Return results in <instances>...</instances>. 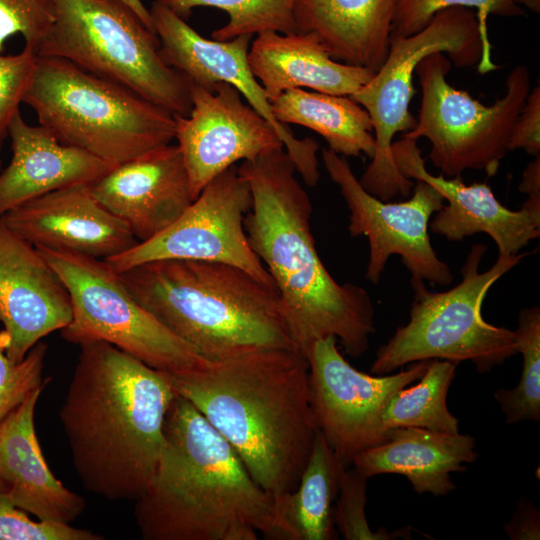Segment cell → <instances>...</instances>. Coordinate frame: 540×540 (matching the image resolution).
<instances>
[{
	"mask_svg": "<svg viewBox=\"0 0 540 540\" xmlns=\"http://www.w3.org/2000/svg\"><path fill=\"white\" fill-rule=\"evenodd\" d=\"M334 336L314 342L308 355L310 402L318 431L345 468L361 452L387 441L382 413L390 397L421 378L429 360L392 375L354 368Z\"/></svg>",
	"mask_w": 540,
	"mask_h": 540,
	"instance_id": "obj_14",
	"label": "cell"
},
{
	"mask_svg": "<svg viewBox=\"0 0 540 540\" xmlns=\"http://www.w3.org/2000/svg\"><path fill=\"white\" fill-rule=\"evenodd\" d=\"M367 477L356 468L345 469L342 473L339 492L334 505L335 527L346 540H395L411 539L412 527L394 531L380 528L373 531L367 521Z\"/></svg>",
	"mask_w": 540,
	"mask_h": 540,
	"instance_id": "obj_32",
	"label": "cell"
},
{
	"mask_svg": "<svg viewBox=\"0 0 540 540\" xmlns=\"http://www.w3.org/2000/svg\"><path fill=\"white\" fill-rule=\"evenodd\" d=\"M8 137L12 156L0 171V217L49 192L88 185L116 166L60 143L43 126L29 125L20 112L10 123Z\"/></svg>",
	"mask_w": 540,
	"mask_h": 540,
	"instance_id": "obj_22",
	"label": "cell"
},
{
	"mask_svg": "<svg viewBox=\"0 0 540 540\" xmlns=\"http://www.w3.org/2000/svg\"><path fill=\"white\" fill-rule=\"evenodd\" d=\"M503 529L511 540H539L538 508L529 500L521 498L512 518L504 524Z\"/></svg>",
	"mask_w": 540,
	"mask_h": 540,
	"instance_id": "obj_38",
	"label": "cell"
},
{
	"mask_svg": "<svg viewBox=\"0 0 540 540\" xmlns=\"http://www.w3.org/2000/svg\"><path fill=\"white\" fill-rule=\"evenodd\" d=\"M449 7L476 8L477 19L485 45L491 49L486 19L524 16L525 11L516 0H398L391 26L392 36H410L422 30L440 10Z\"/></svg>",
	"mask_w": 540,
	"mask_h": 540,
	"instance_id": "obj_31",
	"label": "cell"
},
{
	"mask_svg": "<svg viewBox=\"0 0 540 540\" xmlns=\"http://www.w3.org/2000/svg\"><path fill=\"white\" fill-rule=\"evenodd\" d=\"M37 249L71 296L72 319L61 330L67 342H108L146 365L171 374L193 370L207 361L141 306L105 260Z\"/></svg>",
	"mask_w": 540,
	"mask_h": 540,
	"instance_id": "obj_11",
	"label": "cell"
},
{
	"mask_svg": "<svg viewBox=\"0 0 540 540\" xmlns=\"http://www.w3.org/2000/svg\"><path fill=\"white\" fill-rule=\"evenodd\" d=\"M22 103L60 143L113 165L175 137L174 113L61 58L37 55Z\"/></svg>",
	"mask_w": 540,
	"mask_h": 540,
	"instance_id": "obj_6",
	"label": "cell"
},
{
	"mask_svg": "<svg viewBox=\"0 0 540 540\" xmlns=\"http://www.w3.org/2000/svg\"><path fill=\"white\" fill-rule=\"evenodd\" d=\"M518 351L523 357L520 380L513 389H498L494 397L505 415L507 424L540 421V308L519 311L514 330Z\"/></svg>",
	"mask_w": 540,
	"mask_h": 540,
	"instance_id": "obj_30",
	"label": "cell"
},
{
	"mask_svg": "<svg viewBox=\"0 0 540 540\" xmlns=\"http://www.w3.org/2000/svg\"><path fill=\"white\" fill-rule=\"evenodd\" d=\"M55 21L37 51L120 83L147 100L187 116L191 81L167 66L159 39L121 0H53Z\"/></svg>",
	"mask_w": 540,
	"mask_h": 540,
	"instance_id": "obj_9",
	"label": "cell"
},
{
	"mask_svg": "<svg viewBox=\"0 0 540 540\" xmlns=\"http://www.w3.org/2000/svg\"><path fill=\"white\" fill-rule=\"evenodd\" d=\"M1 169H2V162H1V159H0V171H1Z\"/></svg>",
	"mask_w": 540,
	"mask_h": 540,
	"instance_id": "obj_42",
	"label": "cell"
},
{
	"mask_svg": "<svg viewBox=\"0 0 540 540\" xmlns=\"http://www.w3.org/2000/svg\"><path fill=\"white\" fill-rule=\"evenodd\" d=\"M321 157L349 209L350 236L368 238L369 260L365 273L368 281L373 284L380 281L392 255L401 258L412 278L441 286L453 281L449 266L437 256L428 233L431 216L445 202L434 187L416 180L410 199L383 201L361 186L346 157L328 148L322 149Z\"/></svg>",
	"mask_w": 540,
	"mask_h": 540,
	"instance_id": "obj_12",
	"label": "cell"
},
{
	"mask_svg": "<svg viewBox=\"0 0 540 540\" xmlns=\"http://www.w3.org/2000/svg\"><path fill=\"white\" fill-rule=\"evenodd\" d=\"M88 185L41 195L0 219L36 248L106 260L134 247L138 240L127 225L94 198Z\"/></svg>",
	"mask_w": 540,
	"mask_h": 540,
	"instance_id": "obj_20",
	"label": "cell"
},
{
	"mask_svg": "<svg viewBox=\"0 0 540 540\" xmlns=\"http://www.w3.org/2000/svg\"><path fill=\"white\" fill-rule=\"evenodd\" d=\"M519 191L528 196H540V155L536 156L524 170Z\"/></svg>",
	"mask_w": 540,
	"mask_h": 540,
	"instance_id": "obj_39",
	"label": "cell"
},
{
	"mask_svg": "<svg viewBox=\"0 0 540 540\" xmlns=\"http://www.w3.org/2000/svg\"><path fill=\"white\" fill-rule=\"evenodd\" d=\"M149 11L163 62L207 90L219 82L235 87L276 130L304 183L315 186L320 179L319 144L309 137L298 139L288 125L275 118L271 103L248 62L252 36L242 35L227 41L207 39L158 2L154 1Z\"/></svg>",
	"mask_w": 540,
	"mask_h": 540,
	"instance_id": "obj_15",
	"label": "cell"
},
{
	"mask_svg": "<svg viewBox=\"0 0 540 540\" xmlns=\"http://www.w3.org/2000/svg\"><path fill=\"white\" fill-rule=\"evenodd\" d=\"M392 155L400 173L413 181L434 187L448 202L429 223L432 232L450 241L486 233L499 255H514L540 236V196H528L520 210L499 202L489 185H466L461 177L433 175L425 166L417 140L403 137L393 141Z\"/></svg>",
	"mask_w": 540,
	"mask_h": 540,
	"instance_id": "obj_17",
	"label": "cell"
},
{
	"mask_svg": "<svg viewBox=\"0 0 540 540\" xmlns=\"http://www.w3.org/2000/svg\"><path fill=\"white\" fill-rule=\"evenodd\" d=\"M6 338L0 331V424L33 390L46 386L43 377L48 346L39 341L14 363L5 353Z\"/></svg>",
	"mask_w": 540,
	"mask_h": 540,
	"instance_id": "obj_33",
	"label": "cell"
},
{
	"mask_svg": "<svg viewBox=\"0 0 540 540\" xmlns=\"http://www.w3.org/2000/svg\"><path fill=\"white\" fill-rule=\"evenodd\" d=\"M163 373L233 447L262 489L275 499L296 488L318 431L309 363L300 350L256 349Z\"/></svg>",
	"mask_w": 540,
	"mask_h": 540,
	"instance_id": "obj_1",
	"label": "cell"
},
{
	"mask_svg": "<svg viewBox=\"0 0 540 540\" xmlns=\"http://www.w3.org/2000/svg\"><path fill=\"white\" fill-rule=\"evenodd\" d=\"M232 85L207 90L191 82V111L174 114L175 137L193 199L216 176L240 160L283 147L272 125L243 101Z\"/></svg>",
	"mask_w": 540,
	"mask_h": 540,
	"instance_id": "obj_16",
	"label": "cell"
},
{
	"mask_svg": "<svg viewBox=\"0 0 540 540\" xmlns=\"http://www.w3.org/2000/svg\"><path fill=\"white\" fill-rule=\"evenodd\" d=\"M451 61L442 53L426 56L415 69L422 97L415 127L403 137L426 138L429 159L444 176L461 177L469 169L497 173L508 150L514 122L531 89L525 65L507 75L505 95L486 106L446 80Z\"/></svg>",
	"mask_w": 540,
	"mask_h": 540,
	"instance_id": "obj_10",
	"label": "cell"
},
{
	"mask_svg": "<svg viewBox=\"0 0 540 540\" xmlns=\"http://www.w3.org/2000/svg\"><path fill=\"white\" fill-rule=\"evenodd\" d=\"M436 52L447 53L457 68L477 65L480 73L498 68L484 43L476 13L470 8L449 7L438 11L419 32L392 36L381 67L349 96L369 114L375 137L372 161L359 182L383 201L407 196L413 189L415 181L403 176L395 164L392 143L397 133H406L416 125L409 111L415 94L413 76L420 61Z\"/></svg>",
	"mask_w": 540,
	"mask_h": 540,
	"instance_id": "obj_8",
	"label": "cell"
},
{
	"mask_svg": "<svg viewBox=\"0 0 540 540\" xmlns=\"http://www.w3.org/2000/svg\"><path fill=\"white\" fill-rule=\"evenodd\" d=\"M522 149L540 155V86L530 89L511 130L508 150Z\"/></svg>",
	"mask_w": 540,
	"mask_h": 540,
	"instance_id": "obj_37",
	"label": "cell"
},
{
	"mask_svg": "<svg viewBox=\"0 0 540 540\" xmlns=\"http://www.w3.org/2000/svg\"><path fill=\"white\" fill-rule=\"evenodd\" d=\"M345 469L317 431L298 485L291 492L274 499L273 521L267 539H337L333 512Z\"/></svg>",
	"mask_w": 540,
	"mask_h": 540,
	"instance_id": "obj_26",
	"label": "cell"
},
{
	"mask_svg": "<svg viewBox=\"0 0 540 540\" xmlns=\"http://www.w3.org/2000/svg\"><path fill=\"white\" fill-rule=\"evenodd\" d=\"M88 186L138 242L165 230L194 201L181 151L171 143L114 166Z\"/></svg>",
	"mask_w": 540,
	"mask_h": 540,
	"instance_id": "obj_19",
	"label": "cell"
},
{
	"mask_svg": "<svg viewBox=\"0 0 540 540\" xmlns=\"http://www.w3.org/2000/svg\"><path fill=\"white\" fill-rule=\"evenodd\" d=\"M297 0H155L187 20L196 7H215L228 15V22L214 30L212 38L227 41L265 31L297 33L294 7Z\"/></svg>",
	"mask_w": 540,
	"mask_h": 540,
	"instance_id": "obj_29",
	"label": "cell"
},
{
	"mask_svg": "<svg viewBox=\"0 0 540 540\" xmlns=\"http://www.w3.org/2000/svg\"><path fill=\"white\" fill-rule=\"evenodd\" d=\"M520 6L527 7L531 12L539 14L540 0H516Z\"/></svg>",
	"mask_w": 540,
	"mask_h": 540,
	"instance_id": "obj_41",
	"label": "cell"
},
{
	"mask_svg": "<svg viewBox=\"0 0 540 540\" xmlns=\"http://www.w3.org/2000/svg\"><path fill=\"white\" fill-rule=\"evenodd\" d=\"M79 346L59 411L74 469L87 491L135 501L157 466L176 393L162 371L108 342Z\"/></svg>",
	"mask_w": 540,
	"mask_h": 540,
	"instance_id": "obj_3",
	"label": "cell"
},
{
	"mask_svg": "<svg viewBox=\"0 0 540 540\" xmlns=\"http://www.w3.org/2000/svg\"><path fill=\"white\" fill-rule=\"evenodd\" d=\"M485 244L472 245L461 269L462 279L441 292L428 290L421 279L411 278L414 299L410 319L396 329L377 351L371 373L385 375L422 360L470 361L486 373L519 353L515 333L486 322L482 304L492 285L518 265L524 253L498 255L480 272Z\"/></svg>",
	"mask_w": 540,
	"mask_h": 540,
	"instance_id": "obj_7",
	"label": "cell"
},
{
	"mask_svg": "<svg viewBox=\"0 0 540 540\" xmlns=\"http://www.w3.org/2000/svg\"><path fill=\"white\" fill-rule=\"evenodd\" d=\"M238 171L252 196L247 239L275 284L295 346L307 357L315 341L334 336L346 354L362 356L375 332L371 298L358 285L338 283L324 266L310 197L284 147L244 160Z\"/></svg>",
	"mask_w": 540,
	"mask_h": 540,
	"instance_id": "obj_2",
	"label": "cell"
},
{
	"mask_svg": "<svg viewBox=\"0 0 540 540\" xmlns=\"http://www.w3.org/2000/svg\"><path fill=\"white\" fill-rule=\"evenodd\" d=\"M44 387L30 392L0 424V494L38 520L70 524L86 502L54 476L42 453L34 415Z\"/></svg>",
	"mask_w": 540,
	"mask_h": 540,
	"instance_id": "obj_21",
	"label": "cell"
},
{
	"mask_svg": "<svg viewBox=\"0 0 540 540\" xmlns=\"http://www.w3.org/2000/svg\"><path fill=\"white\" fill-rule=\"evenodd\" d=\"M398 0H297V32H313L335 61L377 71L386 59Z\"/></svg>",
	"mask_w": 540,
	"mask_h": 540,
	"instance_id": "obj_25",
	"label": "cell"
},
{
	"mask_svg": "<svg viewBox=\"0 0 540 540\" xmlns=\"http://www.w3.org/2000/svg\"><path fill=\"white\" fill-rule=\"evenodd\" d=\"M37 53L24 46L17 54L0 53V149L31 82Z\"/></svg>",
	"mask_w": 540,
	"mask_h": 540,
	"instance_id": "obj_35",
	"label": "cell"
},
{
	"mask_svg": "<svg viewBox=\"0 0 540 540\" xmlns=\"http://www.w3.org/2000/svg\"><path fill=\"white\" fill-rule=\"evenodd\" d=\"M475 445L469 434L394 427L387 430L386 442L359 453L352 465L367 478L399 474L418 494L444 496L456 489L450 474L477 460Z\"/></svg>",
	"mask_w": 540,
	"mask_h": 540,
	"instance_id": "obj_24",
	"label": "cell"
},
{
	"mask_svg": "<svg viewBox=\"0 0 540 540\" xmlns=\"http://www.w3.org/2000/svg\"><path fill=\"white\" fill-rule=\"evenodd\" d=\"M252 205L248 183L232 165L212 179L190 206L165 230L105 261L117 272L162 259L229 264L275 286L250 247L244 218Z\"/></svg>",
	"mask_w": 540,
	"mask_h": 540,
	"instance_id": "obj_13",
	"label": "cell"
},
{
	"mask_svg": "<svg viewBox=\"0 0 540 540\" xmlns=\"http://www.w3.org/2000/svg\"><path fill=\"white\" fill-rule=\"evenodd\" d=\"M154 473L135 500L144 540L267 538L274 498L250 476L227 440L176 394Z\"/></svg>",
	"mask_w": 540,
	"mask_h": 540,
	"instance_id": "obj_4",
	"label": "cell"
},
{
	"mask_svg": "<svg viewBox=\"0 0 540 540\" xmlns=\"http://www.w3.org/2000/svg\"><path fill=\"white\" fill-rule=\"evenodd\" d=\"M55 21L53 0H0V53L6 41L20 34L37 53Z\"/></svg>",
	"mask_w": 540,
	"mask_h": 540,
	"instance_id": "obj_34",
	"label": "cell"
},
{
	"mask_svg": "<svg viewBox=\"0 0 540 540\" xmlns=\"http://www.w3.org/2000/svg\"><path fill=\"white\" fill-rule=\"evenodd\" d=\"M118 274L141 306L207 360L264 348L298 349L276 287L238 267L162 259Z\"/></svg>",
	"mask_w": 540,
	"mask_h": 540,
	"instance_id": "obj_5",
	"label": "cell"
},
{
	"mask_svg": "<svg viewBox=\"0 0 540 540\" xmlns=\"http://www.w3.org/2000/svg\"><path fill=\"white\" fill-rule=\"evenodd\" d=\"M248 62L270 103L284 91L296 88L350 96L375 73L335 61L313 32H261L250 45Z\"/></svg>",
	"mask_w": 540,
	"mask_h": 540,
	"instance_id": "obj_23",
	"label": "cell"
},
{
	"mask_svg": "<svg viewBox=\"0 0 540 540\" xmlns=\"http://www.w3.org/2000/svg\"><path fill=\"white\" fill-rule=\"evenodd\" d=\"M128 5L143 21V23L153 32H155L150 11L145 7L141 0H121Z\"/></svg>",
	"mask_w": 540,
	"mask_h": 540,
	"instance_id": "obj_40",
	"label": "cell"
},
{
	"mask_svg": "<svg viewBox=\"0 0 540 540\" xmlns=\"http://www.w3.org/2000/svg\"><path fill=\"white\" fill-rule=\"evenodd\" d=\"M457 363L432 359L415 385L395 392L384 407L385 430L418 427L437 432L458 433L459 421L449 411L447 395L456 376Z\"/></svg>",
	"mask_w": 540,
	"mask_h": 540,
	"instance_id": "obj_28",
	"label": "cell"
},
{
	"mask_svg": "<svg viewBox=\"0 0 540 540\" xmlns=\"http://www.w3.org/2000/svg\"><path fill=\"white\" fill-rule=\"evenodd\" d=\"M102 535L70 524L33 521L0 494V540H102Z\"/></svg>",
	"mask_w": 540,
	"mask_h": 540,
	"instance_id": "obj_36",
	"label": "cell"
},
{
	"mask_svg": "<svg viewBox=\"0 0 540 540\" xmlns=\"http://www.w3.org/2000/svg\"><path fill=\"white\" fill-rule=\"evenodd\" d=\"M73 315L70 293L41 252L0 219V323L14 363Z\"/></svg>",
	"mask_w": 540,
	"mask_h": 540,
	"instance_id": "obj_18",
	"label": "cell"
},
{
	"mask_svg": "<svg viewBox=\"0 0 540 540\" xmlns=\"http://www.w3.org/2000/svg\"><path fill=\"white\" fill-rule=\"evenodd\" d=\"M275 118L284 125L296 124L321 135L328 149L344 157L372 158L375 137L367 111L349 96L286 90L271 102Z\"/></svg>",
	"mask_w": 540,
	"mask_h": 540,
	"instance_id": "obj_27",
	"label": "cell"
}]
</instances>
